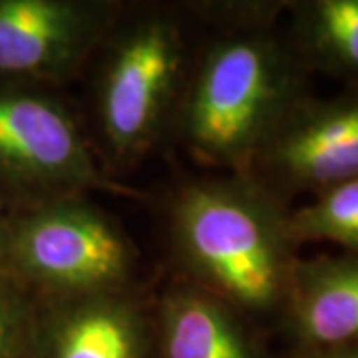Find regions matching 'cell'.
Segmentation results:
<instances>
[{
	"label": "cell",
	"instance_id": "obj_3",
	"mask_svg": "<svg viewBox=\"0 0 358 358\" xmlns=\"http://www.w3.org/2000/svg\"><path fill=\"white\" fill-rule=\"evenodd\" d=\"M199 40L187 2H124L88 64L90 141L102 166H131L169 136Z\"/></svg>",
	"mask_w": 358,
	"mask_h": 358
},
{
	"label": "cell",
	"instance_id": "obj_14",
	"mask_svg": "<svg viewBox=\"0 0 358 358\" xmlns=\"http://www.w3.org/2000/svg\"><path fill=\"white\" fill-rule=\"evenodd\" d=\"M291 358H358V343L357 345L336 346L327 350H308V352H294Z\"/></svg>",
	"mask_w": 358,
	"mask_h": 358
},
{
	"label": "cell",
	"instance_id": "obj_15",
	"mask_svg": "<svg viewBox=\"0 0 358 358\" xmlns=\"http://www.w3.org/2000/svg\"><path fill=\"white\" fill-rule=\"evenodd\" d=\"M8 231H10V221L0 217V273H8Z\"/></svg>",
	"mask_w": 358,
	"mask_h": 358
},
{
	"label": "cell",
	"instance_id": "obj_8",
	"mask_svg": "<svg viewBox=\"0 0 358 358\" xmlns=\"http://www.w3.org/2000/svg\"><path fill=\"white\" fill-rule=\"evenodd\" d=\"M36 299L34 358H154V299L138 285Z\"/></svg>",
	"mask_w": 358,
	"mask_h": 358
},
{
	"label": "cell",
	"instance_id": "obj_9",
	"mask_svg": "<svg viewBox=\"0 0 358 358\" xmlns=\"http://www.w3.org/2000/svg\"><path fill=\"white\" fill-rule=\"evenodd\" d=\"M265 331L201 289L176 281L154 296V358H275Z\"/></svg>",
	"mask_w": 358,
	"mask_h": 358
},
{
	"label": "cell",
	"instance_id": "obj_11",
	"mask_svg": "<svg viewBox=\"0 0 358 358\" xmlns=\"http://www.w3.org/2000/svg\"><path fill=\"white\" fill-rule=\"evenodd\" d=\"M285 34L308 74L358 86V0H293Z\"/></svg>",
	"mask_w": 358,
	"mask_h": 358
},
{
	"label": "cell",
	"instance_id": "obj_4",
	"mask_svg": "<svg viewBox=\"0 0 358 358\" xmlns=\"http://www.w3.org/2000/svg\"><path fill=\"white\" fill-rule=\"evenodd\" d=\"M138 249L92 195L30 205L10 221L8 273L36 296L134 287Z\"/></svg>",
	"mask_w": 358,
	"mask_h": 358
},
{
	"label": "cell",
	"instance_id": "obj_12",
	"mask_svg": "<svg viewBox=\"0 0 358 358\" xmlns=\"http://www.w3.org/2000/svg\"><path fill=\"white\" fill-rule=\"evenodd\" d=\"M299 243H333L358 255V178L317 193L291 209Z\"/></svg>",
	"mask_w": 358,
	"mask_h": 358
},
{
	"label": "cell",
	"instance_id": "obj_2",
	"mask_svg": "<svg viewBox=\"0 0 358 358\" xmlns=\"http://www.w3.org/2000/svg\"><path fill=\"white\" fill-rule=\"evenodd\" d=\"M281 20L211 28L199 40L169 129L197 164L247 173L289 114L313 96L310 74Z\"/></svg>",
	"mask_w": 358,
	"mask_h": 358
},
{
	"label": "cell",
	"instance_id": "obj_10",
	"mask_svg": "<svg viewBox=\"0 0 358 358\" xmlns=\"http://www.w3.org/2000/svg\"><path fill=\"white\" fill-rule=\"evenodd\" d=\"M279 333L294 352L358 343V255L301 257Z\"/></svg>",
	"mask_w": 358,
	"mask_h": 358
},
{
	"label": "cell",
	"instance_id": "obj_6",
	"mask_svg": "<svg viewBox=\"0 0 358 358\" xmlns=\"http://www.w3.org/2000/svg\"><path fill=\"white\" fill-rule=\"evenodd\" d=\"M117 0H0V82L66 86L88 68Z\"/></svg>",
	"mask_w": 358,
	"mask_h": 358
},
{
	"label": "cell",
	"instance_id": "obj_7",
	"mask_svg": "<svg viewBox=\"0 0 358 358\" xmlns=\"http://www.w3.org/2000/svg\"><path fill=\"white\" fill-rule=\"evenodd\" d=\"M285 203L358 178V86L299 103L249 171Z\"/></svg>",
	"mask_w": 358,
	"mask_h": 358
},
{
	"label": "cell",
	"instance_id": "obj_13",
	"mask_svg": "<svg viewBox=\"0 0 358 358\" xmlns=\"http://www.w3.org/2000/svg\"><path fill=\"white\" fill-rule=\"evenodd\" d=\"M38 299L0 273V358H34Z\"/></svg>",
	"mask_w": 358,
	"mask_h": 358
},
{
	"label": "cell",
	"instance_id": "obj_5",
	"mask_svg": "<svg viewBox=\"0 0 358 358\" xmlns=\"http://www.w3.org/2000/svg\"><path fill=\"white\" fill-rule=\"evenodd\" d=\"M0 179L30 205L70 195H134L102 166L68 103L50 88L0 82Z\"/></svg>",
	"mask_w": 358,
	"mask_h": 358
},
{
	"label": "cell",
	"instance_id": "obj_1",
	"mask_svg": "<svg viewBox=\"0 0 358 358\" xmlns=\"http://www.w3.org/2000/svg\"><path fill=\"white\" fill-rule=\"evenodd\" d=\"M291 209L251 173L179 183L166 221L178 281L225 301L265 333L279 331L303 247Z\"/></svg>",
	"mask_w": 358,
	"mask_h": 358
}]
</instances>
